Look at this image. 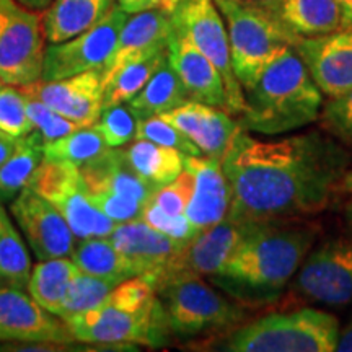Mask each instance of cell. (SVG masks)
Returning a JSON list of instances; mask_svg holds the SVG:
<instances>
[{
  "label": "cell",
  "instance_id": "5bb4252c",
  "mask_svg": "<svg viewBox=\"0 0 352 352\" xmlns=\"http://www.w3.org/2000/svg\"><path fill=\"white\" fill-rule=\"evenodd\" d=\"M108 239L155 290L164 284L171 264L188 245L155 230L142 219L118 223Z\"/></svg>",
  "mask_w": 352,
  "mask_h": 352
},
{
  "label": "cell",
  "instance_id": "9c48e42d",
  "mask_svg": "<svg viewBox=\"0 0 352 352\" xmlns=\"http://www.w3.org/2000/svg\"><path fill=\"white\" fill-rule=\"evenodd\" d=\"M171 21L176 32L184 34L215 65L226 85L230 113L241 114L245 91L233 72L227 26L214 0H183L171 12Z\"/></svg>",
  "mask_w": 352,
  "mask_h": 352
},
{
  "label": "cell",
  "instance_id": "5b68a950",
  "mask_svg": "<svg viewBox=\"0 0 352 352\" xmlns=\"http://www.w3.org/2000/svg\"><path fill=\"white\" fill-rule=\"evenodd\" d=\"M340 338L336 316L316 308L271 314L236 328L223 342L230 352H333Z\"/></svg>",
  "mask_w": 352,
  "mask_h": 352
},
{
  "label": "cell",
  "instance_id": "8d00e7d4",
  "mask_svg": "<svg viewBox=\"0 0 352 352\" xmlns=\"http://www.w3.org/2000/svg\"><path fill=\"white\" fill-rule=\"evenodd\" d=\"M135 139L151 140V142L158 145L176 148L184 155H202L195 142H191L178 127H175L162 116H152L147 120L138 121Z\"/></svg>",
  "mask_w": 352,
  "mask_h": 352
},
{
  "label": "cell",
  "instance_id": "f546056e",
  "mask_svg": "<svg viewBox=\"0 0 352 352\" xmlns=\"http://www.w3.org/2000/svg\"><path fill=\"white\" fill-rule=\"evenodd\" d=\"M124 152L132 168L157 189L173 182L184 170V153L151 140L138 139Z\"/></svg>",
  "mask_w": 352,
  "mask_h": 352
},
{
  "label": "cell",
  "instance_id": "b9f144b4",
  "mask_svg": "<svg viewBox=\"0 0 352 352\" xmlns=\"http://www.w3.org/2000/svg\"><path fill=\"white\" fill-rule=\"evenodd\" d=\"M94 204L104 215L114 220L116 223H124L129 220H135L142 217L144 202H139L132 197L118 195V192H103V195L90 197Z\"/></svg>",
  "mask_w": 352,
  "mask_h": 352
},
{
  "label": "cell",
  "instance_id": "7402d4cb",
  "mask_svg": "<svg viewBox=\"0 0 352 352\" xmlns=\"http://www.w3.org/2000/svg\"><path fill=\"white\" fill-rule=\"evenodd\" d=\"M80 175L90 197L103 192H118L147 204L157 189L132 168L124 148L120 147H109L103 155L80 166Z\"/></svg>",
  "mask_w": 352,
  "mask_h": 352
},
{
  "label": "cell",
  "instance_id": "f907efd6",
  "mask_svg": "<svg viewBox=\"0 0 352 352\" xmlns=\"http://www.w3.org/2000/svg\"><path fill=\"white\" fill-rule=\"evenodd\" d=\"M347 215H349V219H351V222H352V204L349 206V209H347Z\"/></svg>",
  "mask_w": 352,
  "mask_h": 352
},
{
  "label": "cell",
  "instance_id": "8992f818",
  "mask_svg": "<svg viewBox=\"0 0 352 352\" xmlns=\"http://www.w3.org/2000/svg\"><path fill=\"white\" fill-rule=\"evenodd\" d=\"M65 323L77 342L91 346L158 347L165 344L170 333L160 298L142 310H126L104 300Z\"/></svg>",
  "mask_w": 352,
  "mask_h": 352
},
{
  "label": "cell",
  "instance_id": "83f0119b",
  "mask_svg": "<svg viewBox=\"0 0 352 352\" xmlns=\"http://www.w3.org/2000/svg\"><path fill=\"white\" fill-rule=\"evenodd\" d=\"M51 204L56 206L57 210L64 215L70 230L78 240L94 239V236H109L118 227L114 220L104 215L94 204V201L87 195L83 182L70 188Z\"/></svg>",
  "mask_w": 352,
  "mask_h": 352
},
{
  "label": "cell",
  "instance_id": "f35d334b",
  "mask_svg": "<svg viewBox=\"0 0 352 352\" xmlns=\"http://www.w3.org/2000/svg\"><path fill=\"white\" fill-rule=\"evenodd\" d=\"M192 189H195V178L188 170H183L173 182L155 189L148 201L158 206L166 214L183 215L186 214Z\"/></svg>",
  "mask_w": 352,
  "mask_h": 352
},
{
  "label": "cell",
  "instance_id": "d6a6232c",
  "mask_svg": "<svg viewBox=\"0 0 352 352\" xmlns=\"http://www.w3.org/2000/svg\"><path fill=\"white\" fill-rule=\"evenodd\" d=\"M108 144L94 126L78 127L64 138L44 144V158L65 162L80 168L108 151Z\"/></svg>",
  "mask_w": 352,
  "mask_h": 352
},
{
  "label": "cell",
  "instance_id": "c3c4849f",
  "mask_svg": "<svg viewBox=\"0 0 352 352\" xmlns=\"http://www.w3.org/2000/svg\"><path fill=\"white\" fill-rule=\"evenodd\" d=\"M341 188L344 189L346 192H349V195H352V170H347L346 171L344 178H342Z\"/></svg>",
  "mask_w": 352,
  "mask_h": 352
},
{
  "label": "cell",
  "instance_id": "e0dca14e",
  "mask_svg": "<svg viewBox=\"0 0 352 352\" xmlns=\"http://www.w3.org/2000/svg\"><path fill=\"white\" fill-rule=\"evenodd\" d=\"M166 51L168 63L182 80L189 100L212 104L230 113L226 85L219 70L195 44L173 28Z\"/></svg>",
  "mask_w": 352,
  "mask_h": 352
},
{
  "label": "cell",
  "instance_id": "836d02e7",
  "mask_svg": "<svg viewBox=\"0 0 352 352\" xmlns=\"http://www.w3.org/2000/svg\"><path fill=\"white\" fill-rule=\"evenodd\" d=\"M118 284H120L118 280L88 274L78 270L72 277L67 296L59 311V318L67 321L72 316L100 307Z\"/></svg>",
  "mask_w": 352,
  "mask_h": 352
},
{
  "label": "cell",
  "instance_id": "30bf717a",
  "mask_svg": "<svg viewBox=\"0 0 352 352\" xmlns=\"http://www.w3.org/2000/svg\"><path fill=\"white\" fill-rule=\"evenodd\" d=\"M127 16L116 3L104 20L91 30L69 41L50 44L44 51L41 80H60L91 70H103Z\"/></svg>",
  "mask_w": 352,
  "mask_h": 352
},
{
  "label": "cell",
  "instance_id": "7a4b0ae2",
  "mask_svg": "<svg viewBox=\"0 0 352 352\" xmlns=\"http://www.w3.org/2000/svg\"><path fill=\"white\" fill-rule=\"evenodd\" d=\"M314 240L310 228L253 223L212 276L214 283L240 302L274 300L298 271Z\"/></svg>",
  "mask_w": 352,
  "mask_h": 352
},
{
  "label": "cell",
  "instance_id": "7bdbcfd3",
  "mask_svg": "<svg viewBox=\"0 0 352 352\" xmlns=\"http://www.w3.org/2000/svg\"><path fill=\"white\" fill-rule=\"evenodd\" d=\"M116 3L127 15H134V13L145 10H155V8L168 13L173 12V6H171L170 0H116Z\"/></svg>",
  "mask_w": 352,
  "mask_h": 352
},
{
  "label": "cell",
  "instance_id": "603a6c76",
  "mask_svg": "<svg viewBox=\"0 0 352 352\" xmlns=\"http://www.w3.org/2000/svg\"><path fill=\"white\" fill-rule=\"evenodd\" d=\"M298 38L321 36L344 30L341 8L334 0H258Z\"/></svg>",
  "mask_w": 352,
  "mask_h": 352
},
{
  "label": "cell",
  "instance_id": "bcb514c9",
  "mask_svg": "<svg viewBox=\"0 0 352 352\" xmlns=\"http://www.w3.org/2000/svg\"><path fill=\"white\" fill-rule=\"evenodd\" d=\"M334 2L341 8L344 30H352V0H334Z\"/></svg>",
  "mask_w": 352,
  "mask_h": 352
},
{
  "label": "cell",
  "instance_id": "f6af8a7d",
  "mask_svg": "<svg viewBox=\"0 0 352 352\" xmlns=\"http://www.w3.org/2000/svg\"><path fill=\"white\" fill-rule=\"evenodd\" d=\"M336 351L338 352H352V321L340 333Z\"/></svg>",
  "mask_w": 352,
  "mask_h": 352
},
{
  "label": "cell",
  "instance_id": "ba28073f",
  "mask_svg": "<svg viewBox=\"0 0 352 352\" xmlns=\"http://www.w3.org/2000/svg\"><path fill=\"white\" fill-rule=\"evenodd\" d=\"M43 13L16 0H0V78L23 87L41 78L44 64Z\"/></svg>",
  "mask_w": 352,
  "mask_h": 352
},
{
  "label": "cell",
  "instance_id": "4dcf8cb0",
  "mask_svg": "<svg viewBox=\"0 0 352 352\" xmlns=\"http://www.w3.org/2000/svg\"><path fill=\"white\" fill-rule=\"evenodd\" d=\"M32 258L19 227L6 206L0 204V287L26 289L32 276Z\"/></svg>",
  "mask_w": 352,
  "mask_h": 352
},
{
  "label": "cell",
  "instance_id": "cb8c5ba5",
  "mask_svg": "<svg viewBox=\"0 0 352 352\" xmlns=\"http://www.w3.org/2000/svg\"><path fill=\"white\" fill-rule=\"evenodd\" d=\"M116 0H52L43 12L44 38L50 44L69 41L104 20Z\"/></svg>",
  "mask_w": 352,
  "mask_h": 352
},
{
  "label": "cell",
  "instance_id": "4316f807",
  "mask_svg": "<svg viewBox=\"0 0 352 352\" xmlns=\"http://www.w3.org/2000/svg\"><path fill=\"white\" fill-rule=\"evenodd\" d=\"M44 158V140L38 131L19 139L15 152L0 165V204H10L28 188Z\"/></svg>",
  "mask_w": 352,
  "mask_h": 352
},
{
  "label": "cell",
  "instance_id": "681fc988",
  "mask_svg": "<svg viewBox=\"0 0 352 352\" xmlns=\"http://www.w3.org/2000/svg\"><path fill=\"white\" fill-rule=\"evenodd\" d=\"M170 2H171V6H173V10H175V8H176V7H178V6H179V3H182V2H183V0H170Z\"/></svg>",
  "mask_w": 352,
  "mask_h": 352
},
{
  "label": "cell",
  "instance_id": "816d5d0a",
  "mask_svg": "<svg viewBox=\"0 0 352 352\" xmlns=\"http://www.w3.org/2000/svg\"><path fill=\"white\" fill-rule=\"evenodd\" d=\"M3 85H6V83H3V82H2V78H0V88H2Z\"/></svg>",
  "mask_w": 352,
  "mask_h": 352
},
{
  "label": "cell",
  "instance_id": "74e56055",
  "mask_svg": "<svg viewBox=\"0 0 352 352\" xmlns=\"http://www.w3.org/2000/svg\"><path fill=\"white\" fill-rule=\"evenodd\" d=\"M25 103L26 114H28V118L32 120L34 131H38L39 134H41L44 144L64 138V135H67L70 132L77 131L78 127H80L76 124V122L69 121L67 118L60 116L59 113H56L54 109L47 107L46 103L34 100L32 96L25 95Z\"/></svg>",
  "mask_w": 352,
  "mask_h": 352
},
{
  "label": "cell",
  "instance_id": "ee69618b",
  "mask_svg": "<svg viewBox=\"0 0 352 352\" xmlns=\"http://www.w3.org/2000/svg\"><path fill=\"white\" fill-rule=\"evenodd\" d=\"M16 144H19V139L12 138V135H8L7 132L0 131V165H2L13 152H15Z\"/></svg>",
  "mask_w": 352,
  "mask_h": 352
},
{
  "label": "cell",
  "instance_id": "d4e9b609",
  "mask_svg": "<svg viewBox=\"0 0 352 352\" xmlns=\"http://www.w3.org/2000/svg\"><path fill=\"white\" fill-rule=\"evenodd\" d=\"M186 101H189L186 90L166 57L165 63L148 78L142 90L126 104L135 120L142 121L168 113Z\"/></svg>",
  "mask_w": 352,
  "mask_h": 352
},
{
  "label": "cell",
  "instance_id": "8fae6325",
  "mask_svg": "<svg viewBox=\"0 0 352 352\" xmlns=\"http://www.w3.org/2000/svg\"><path fill=\"white\" fill-rule=\"evenodd\" d=\"M8 214L25 235L30 248L38 259L67 258L76 250V235L67 220L32 188H25L10 202Z\"/></svg>",
  "mask_w": 352,
  "mask_h": 352
},
{
  "label": "cell",
  "instance_id": "ffe728a7",
  "mask_svg": "<svg viewBox=\"0 0 352 352\" xmlns=\"http://www.w3.org/2000/svg\"><path fill=\"white\" fill-rule=\"evenodd\" d=\"M252 226L253 223L232 222L226 217L214 227L202 230L195 240L184 246L182 254L175 259L164 284L179 274L214 276L226 264Z\"/></svg>",
  "mask_w": 352,
  "mask_h": 352
},
{
  "label": "cell",
  "instance_id": "f1b7e54d",
  "mask_svg": "<svg viewBox=\"0 0 352 352\" xmlns=\"http://www.w3.org/2000/svg\"><path fill=\"white\" fill-rule=\"evenodd\" d=\"M70 258L80 271L118 283L139 276L134 264L111 243L108 236L80 240Z\"/></svg>",
  "mask_w": 352,
  "mask_h": 352
},
{
  "label": "cell",
  "instance_id": "7c38bea8",
  "mask_svg": "<svg viewBox=\"0 0 352 352\" xmlns=\"http://www.w3.org/2000/svg\"><path fill=\"white\" fill-rule=\"evenodd\" d=\"M303 297L323 305L341 307L352 302V243L334 240L308 254L296 277Z\"/></svg>",
  "mask_w": 352,
  "mask_h": 352
},
{
  "label": "cell",
  "instance_id": "ac0fdd59",
  "mask_svg": "<svg viewBox=\"0 0 352 352\" xmlns=\"http://www.w3.org/2000/svg\"><path fill=\"white\" fill-rule=\"evenodd\" d=\"M173 32L171 13L164 10H145L127 16L122 25L116 46L107 65L101 70V80L134 60L144 59L166 50Z\"/></svg>",
  "mask_w": 352,
  "mask_h": 352
},
{
  "label": "cell",
  "instance_id": "60d3db41",
  "mask_svg": "<svg viewBox=\"0 0 352 352\" xmlns=\"http://www.w3.org/2000/svg\"><path fill=\"white\" fill-rule=\"evenodd\" d=\"M144 222H147L148 226L155 228V230L165 233V235L171 236V239L179 240V241H192L199 235L201 230L192 226L186 217V214L183 215H170L162 210L158 206L148 201L145 204L142 217Z\"/></svg>",
  "mask_w": 352,
  "mask_h": 352
},
{
  "label": "cell",
  "instance_id": "52a82bcc",
  "mask_svg": "<svg viewBox=\"0 0 352 352\" xmlns=\"http://www.w3.org/2000/svg\"><path fill=\"white\" fill-rule=\"evenodd\" d=\"M170 333L188 338L235 324L243 318L240 307L201 279L179 274L157 289Z\"/></svg>",
  "mask_w": 352,
  "mask_h": 352
},
{
  "label": "cell",
  "instance_id": "4fadbf2b",
  "mask_svg": "<svg viewBox=\"0 0 352 352\" xmlns=\"http://www.w3.org/2000/svg\"><path fill=\"white\" fill-rule=\"evenodd\" d=\"M0 341L76 344L67 323L44 310L23 289L0 287Z\"/></svg>",
  "mask_w": 352,
  "mask_h": 352
},
{
  "label": "cell",
  "instance_id": "484cf974",
  "mask_svg": "<svg viewBox=\"0 0 352 352\" xmlns=\"http://www.w3.org/2000/svg\"><path fill=\"white\" fill-rule=\"evenodd\" d=\"M78 271L72 258L39 259L32 270L26 290L44 310L59 316L72 277Z\"/></svg>",
  "mask_w": 352,
  "mask_h": 352
},
{
  "label": "cell",
  "instance_id": "277c9868",
  "mask_svg": "<svg viewBox=\"0 0 352 352\" xmlns=\"http://www.w3.org/2000/svg\"><path fill=\"white\" fill-rule=\"evenodd\" d=\"M226 21L232 67L243 91L263 70L300 38L280 23L258 0H214Z\"/></svg>",
  "mask_w": 352,
  "mask_h": 352
},
{
  "label": "cell",
  "instance_id": "d6986e66",
  "mask_svg": "<svg viewBox=\"0 0 352 352\" xmlns=\"http://www.w3.org/2000/svg\"><path fill=\"white\" fill-rule=\"evenodd\" d=\"M184 170L195 178L186 217L199 230L214 227L227 217L230 209V186L220 160L206 155H184Z\"/></svg>",
  "mask_w": 352,
  "mask_h": 352
},
{
  "label": "cell",
  "instance_id": "d590c367",
  "mask_svg": "<svg viewBox=\"0 0 352 352\" xmlns=\"http://www.w3.org/2000/svg\"><path fill=\"white\" fill-rule=\"evenodd\" d=\"M91 126L100 132L108 147H122L135 139L138 120L124 103L103 109L98 121Z\"/></svg>",
  "mask_w": 352,
  "mask_h": 352
},
{
  "label": "cell",
  "instance_id": "1f68e13d",
  "mask_svg": "<svg viewBox=\"0 0 352 352\" xmlns=\"http://www.w3.org/2000/svg\"><path fill=\"white\" fill-rule=\"evenodd\" d=\"M168 51L164 50L144 59L124 65L113 76L103 78V109L124 104L142 90L157 69L165 63Z\"/></svg>",
  "mask_w": 352,
  "mask_h": 352
},
{
  "label": "cell",
  "instance_id": "7dc6e473",
  "mask_svg": "<svg viewBox=\"0 0 352 352\" xmlns=\"http://www.w3.org/2000/svg\"><path fill=\"white\" fill-rule=\"evenodd\" d=\"M20 2L21 6L32 8V10H38V12H44L47 7L51 6L52 0H16Z\"/></svg>",
  "mask_w": 352,
  "mask_h": 352
},
{
  "label": "cell",
  "instance_id": "6da1fadb",
  "mask_svg": "<svg viewBox=\"0 0 352 352\" xmlns=\"http://www.w3.org/2000/svg\"><path fill=\"white\" fill-rule=\"evenodd\" d=\"M220 164L232 195L227 219L267 223L327 209L351 155L320 132L259 140L240 126Z\"/></svg>",
  "mask_w": 352,
  "mask_h": 352
},
{
  "label": "cell",
  "instance_id": "ab89813d",
  "mask_svg": "<svg viewBox=\"0 0 352 352\" xmlns=\"http://www.w3.org/2000/svg\"><path fill=\"white\" fill-rule=\"evenodd\" d=\"M320 116L329 134L352 147V90L329 98L328 103L323 104Z\"/></svg>",
  "mask_w": 352,
  "mask_h": 352
},
{
  "label": "cell",
  "instance_id": "e575fe53",
  "mask_svg": "<svg viewBox=\"0 0 352 352\" xmlns=\"http://www.w3.org/2000/svg\"><path fill=\"white\" fill-rule=\"evenodd\" d=\"M0 131L12 138H25L34 131L26 114L25 95L20 87L6 85L0 88Z\"/></svg>",
  "mask_w": 352,
  "mask_h": 352
},
{
  "label": "cell",
  "instance_id": "2e32d148",
  "mask_svg": "<svg viewBox=\"0 0 352 352\" xmlns=\"http://www.w3.org/2000/svg\"><path fill=\"white\" fill-rule=\"evenodd\" d=\"M294 50L328 98L352 90V30L300 38Z\"/></svg>",
  "mask_w": 352,
  "mask_h": 352
},
{
  "label": "cell",
  "instance_id": "44dd1931",
  "mask_svg": "<svg viewBox=\"0 0 352 352\" xmlns=\"http://www.w3.org/2000/svg\"><path fill=\"white\" fill-rule=\"evenodd\" d=\"M195 142L202 155L222 160L228 144L240 129L226 109L189 100L182 107L160 114Z\"/></svg>",
  "mask_w": 352,
  "mask_h": 352
},
{
  "label": "cell",
  "instance_id": "9a60e30c",
  "mask_svg": "<svg viewBox=\"0 0 352 352\" xmlns=\"http://www.w3.org/2000/svg\"><path fill=\"white\" fill-rule=\"evenodd\" d=\"M26 96L47 107L80 127L91 126L103 111L101 70H91L60 80H39L20 87Z\"/></svg>",
  "mask_w": 352,
  "mask_h": 352
},
{
  "label": "cell",
  "instance_id": "3957f363",
  "mask_svg": "<svg viewBox=\"0 0 352 352\" xmlns=\"http://www.w3.org/2000/svg\"><path fill=\"white\" fill-rule=\"evenodd\" d=\"M323 94L294 47H287L245 91L240 126L263 135L287 134L320 118Z\"/></svg>",
  "mask_w": 352,
  "mask_h": 352
}]
</instances>
